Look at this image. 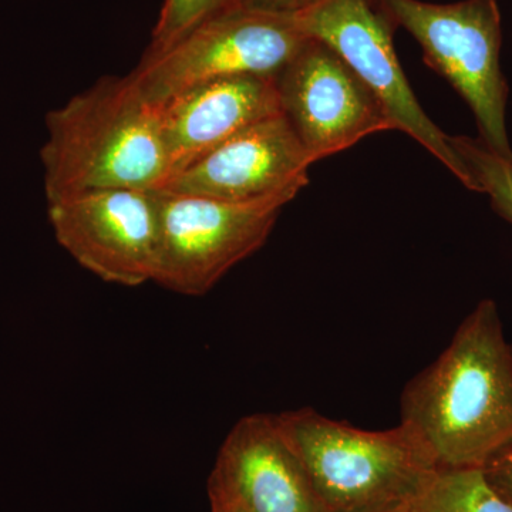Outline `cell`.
Wrapping results in <instances>:
<instances>
[{
    "label": "cell",
    "instance_id": "cell-11",
    "mask_svg": "<svg viewBox=\"0 0 512 512\" xmlns=\"http://www.w3.org/2000/svg\"><path fill=\"white\" fill-rule=\"evenodd\" d=\"M208 498L247 512H328L269 413L242 417L229 431L208 478Z\"/></svg>",
    "mask_w": 512,
    "mask_h": 512
},
{
    "label": "cell",
    "instance_id": "cell-13",
    "mask_svg": "<svg viewBox=\"0 0 512 512\" xmlns=\"http://www.w3.org/2000/svg\"><path fill=\"white\" fill-rule=\"evenodd\" d=\"M402 512H512L483 468H437Z\"/></svg>",
    "mask_w": 512,
    "mask_h": 512
},
{
    "label": "cell",
    "instance_id": "cell-14",
    "mask_svg": "<svg viewBox=\"0 0 512 512\" xmlns=\"http://www.w3.org/2000/svg\"><path fill=\"white\" fill-rule=\"evenodd\" d=\"M448 141L476 183L477 192L487 194L494 210L512 224V154L498 153L480 137L448 136Z\"/></svg>",
    "mask_w": 512,
    "mask_h": 512
},
{
    "label": "cell",
    "instance_id": "cell-1",
    "mask_svg": "<svg viewBox=\"0 0 512 512\" xmlns=\"http://www.w3.org/2000/svg\"><path fill=\"white\" fill-rule=\"evenodd\" d=\"M409 427L441 468H483L512 443V345L493 299L458 326L400 397Z\"/></svg>",
    "mask_w": 512,
    "mask_h": 512
},
{
    "label": "cell",
    "instance_id": "cell-2",
    "mask_svg": "<svg viewBox=\"0 0 512 512\" xmlns=\"http://www.w3.org/2000/svg\"><path fill=\"white\" fill-rule=\"evenodd\" d=\"M46 201L97 190H163L173 175L160 110L106 77L46 116Z\"/></svg>",
    "mask_w": 512,
    "mask_h": 512
},
{
    "label": "cell",
    "instance_id": "cell-18",
    "mask_svg": "<svg viewBox=\"0 0 512 512\" xmlns=\"http://www.w3.org/2000/svg\"><path fill=\"white\" fill-rule=\"evenodd\" d=\"M211 512H247L237 504L227 503V501L210 500Z\"/></svg>",
    "mask_w": 512,
    "mask_h": 512
},
{
    "label": "cell",
    "instance_id": "cell-17",
    "mask_svg": "<svg viewBox=\"0 0 512 512\" xmlns=\"http://www.w3.org/2000/svg\"><path fill=\"white\" fill-rule=\"evenodd\" d=\"M315 2L318 0H234V5L259 12L293 15Z\"/></svg>",
    "mask_w": 512,
    "mask_h": 512
},
{
    "label": "cell",
    "instance_id": "cell-10",
    "mask_svg": "<svg viewBox=\"0 0 512 512\" xmlns=\"http://www.w3.org/2000/svg\"><path fill=\"white\" fill-rule=\"evenodd\" d=\"M313 164L284 113L252 124L173 175L163 188L214 200H293Z\"/></svg>",
    "mask_w": 512,
    "mask_h": 512
},
{
    "label": "cell",
    "instance_id": "cell-3",
    "mask_svg": "<svg viewBox=\"0 0 512 512\" xmlns=\"http://www.w3.org/2000/svg\"><path fill=\"white\" fill-rule=\"evenodd\" d=\"M276 417L328 512L402 511L439 468L403 423L359 429L311 407Z\"/></svg>",
    "mask_w": 512,
    "mask_h": 512
},
{
    "label": "cell",
    "instance_id": "cell-9",
    "mask_svg": "<svg viewBox=\"0 0 512 512\" xmlns=\"http://www.w3.org/2000/svg\"><path fill=\"white\" fill-rule=\"evenodd\" d=\"M281 110L313 163L393 130L375 94L328 46L309 39L276 77Z\"/></svg>",
    "mask_w": 512,
    "mask_h": 512
},
{
    "label": "cell",
    "instance_id": "cell-12",
    "mask_svg": "<svg viewBox=\"0 0 512 512\" xmlns=\"http://www.w3.org/2000/svg\"><path fill=\"white\" fill-rule=\"evenodd\" d=\"M158 110L173 175L252 124L282 113L271 76L210 80L175 94Z\"/></svg>",
    "mask_w": 512,
    "mask_h": 512
},
{
    "label": "cell",
    "instance_id": "cell-16",
    "mask_svg": "<svg viewBox=\"0 0 512 512\" xmlns=\"http://www.w3.org/2000/svg\"><path fill=\"white\" fill-rule=\"evenodd\" d=\"M483 471L491 487L512 505V443L495 454Z\"/></svg>",
    "mask_w": 512,
    "mask_h": 512
},
{
    "label": "cell",
    "instance_id": "cell-5",
    "mask_svg": "<svg viewBox=\"0 0 512 512\" xmlns=\"http://www.w3.org/2000/svg\"><path fill=\"white\" fill-rule=\"evenodd\" d=\"M308 40L291 15L232 6L163 55L143 59L130 79L138 94L158 107L175 94L210 80L278 77Z\"/></svg>",
    "mask_w": 512,
    "mask_h": 512
},
{
    "label": "cell",
    "instance_id": "cell-19",
    "mask_svg": "<svg viewBox=\"0 0 512 512\" xmlns=\"http://www.w3.org/2000/svg\"><path fill=\"white\" fill-rule=\"evenodd\" d=\"M394 512H402V511H394Z\"/></svg>",
    "mask_w": 512,
    "mask_h": 512
},
{
    "label": "cell",
    "instance_id": "cell-15",
    "mask_svg": "<svg viewBox=\"0 0 512 512\" xmlns=\"http://www.w3.org/2000/svg\"><path fill=\"white\" fill-rule=\"evenodd\" d=\"M234 5V0H164L144 59L163 55L192 30Z\"/></svg>",
    "mask_w": 512,
    "mask_h": 512
},
{
    "label": "cell",
    "instance_id": "cell-7",
    "mask_svg": "<svg viewBox=\"0 0 512 512\" xmlns=\"http://www.w3.org/2000/svg\"><path fill=\"white\" fill-rule=\"evenodd\" d=\"M160 241L154 281L202 296L235 265L264 247L291 200L231 202L160 190Z\"/></svg>",
    "mask_w": 512,
    "mask_h": 512
},
{
    "label": "cell",
    "instance_id": "cell-6",
    "mask_svg": "<svg viewBox=\"0 0 512 512\" xmlns=\"http://www.w3.org/2000/svg\"><path fill=\"white\" fill-rule=\"evenodd\" d=\"M303 35L336 53L370 90L400 130L433 154L468 190L477 185L446 133L421 109L393 45L394 22L377 0H318L293 13Z\"/></svg>",
    "mask_w": 512,
    "mask_h": 512
},
{
    "label": "cell",
    "instance_id": "cell-4",
    "mask_svg": "<svg viewBox=\"0 0 512 512\" xmlns=\"http://www.w3.org/2000/svg\"><path fill=\"white\" fill-rule=\"evenodd\" d=\"M394 25L419 42L424 60L466 100L480 138L498 153L512 154L508 141V86L501 70L503 42L497 0H461L448 5L421 0H377Z\"/></svg>",
    "mask_w": 512,
    "mask_h": 512
},
{
    "label": "cell",
    "instance_id": "cell-8",
    "mask_svg": "<svg viewBox=\"0 0 512 512\" xmlns=\"http://www.w3.org/2000/svg\"><path fill=\"white\" fill-rule=\"evenodd\" d=\"M56 241L109 284L154 281L160 241L158 191L97 190L47 201Z\"/></svg>",
    "mask_w": 512,
    "mask_h": 512
}]
</instances>
